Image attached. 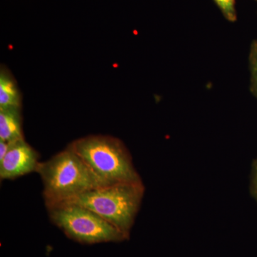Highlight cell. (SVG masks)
Returning a JSON list of instances; mask_svg holds the SVG:
<instances>
[{
	"mask_svg": "<svg viewBox=\"0 0 257 257\" xmlns=\"http://www.w3.org/2000/svg\"><path fill=\"white\" fill-rule=\"evenodd\" d=\"M104 185L142 182L124 144L114 137L89 135L68 145Z\"/></svg>",
	"mask_w": 257,
	"mask_h": 257,
	"instance_id": "2",
	"label": "cell"
},
{
	"mask_svg": "<svg viewBox=\"0 0 257 257\" xmlns=\"http://www.w3.org/2000/svg\"><path fill=\"white\" fill-rule=\"evenodd\" d=\"M213 2L227 21L235 23L237 20L236 0H213Z\"/></svg>",
	"mask_w": 257,
	"mask_h": 257,
	"instance_id": "9",
	"label": "cell"
},
{
	"mask_svg": "<svg viewBox=\"0 0 257 257\" xmlns=\"http://www.w3.org/2000/svg\"><path fill=\"white\" fill-rule=\"evenodd\" d=\"M254 1H255V2H256V3H257V0H254Z\"/></svg>",
	"mask_w": 257,
	"mask_h": 257,
	"instance_id": "12",
	"label": "cell"
},
{
	"mask_svg": "<svg viewBox=\"0 0 257 257\" xmlns=\"http://www.w3.org/2000/svg\"><path fill=\"white\" fill-rule=\"evenodd\" d=\"M250 191H251V195L257 201V158L253 161L252 167H251Z\"/></svg>",
	"mask_w": 257,
	"mask_h": 257,
	"instance_id": "10",
	"label": "cell"
},
{
	"mask_svg": "<svg viewBox=\"0 0 257 257\" xmlns=\"http://www.w3.org/2000/svg\"><path fill=\"white\" fill-rule=\"evenodd\" d=\"M10 143L0 140V161L3 160L9 149Z\"/></svg>",
	"mask_w": 257,
	"mask_h": 257,
	"instance_id": "11",
	"label": "cell"
},
{
	"mask_svg": "<svg viewBox=\"0 0 257 257\" xmlns=\"http://www.w3.org/2000/svg\"><path fill=\"white\" fill-rule=\"evenodd\" d=\"M22 107V94L9 69H0V108Z\"/></svg>",
	"mask_w": 257,
	"mask_h": 257,
	"instance_id": "7",
	"label": "cell"
},
{
	"mask_svg": "<svg viewBox=\"0 0 257 257\" xmlns=\"http://www.w3.org/2000/svg\"><path fill=\"white\" fill-rule=\"evenodd\" d=\"M47 209L51 221L77 242H121L130 238L94 211L78 204L64 203Z\"/></svg>",
	"mask_w": 257,
	"mask_h": 257,
	"instance_id": "4",
	"label": "cell"
},
{
	"mask_svg": "<svg viewBox=\"0 0 257 257\" xmlns=\"http://www.w3.org/2000/svg\"><path fill=\"white\" fill-rule=\"evenodd\" d=\"M9 149L3 160L0 161V178L15 179L37 172L39 154L25 139L9 143Z\"/></svg>",
	"mask_w": 257,
	"mask_h": 257,
	"instance_id": "5",
	"label": "cell"
},
{
	"mask_svg": "<svg viewBox=\"0 0 257 257\" xmlns=\"http://www.w3.org/2000/svg\"><path fill=\"white\" fill-rule=\"evenodd\" d=\"M144 193L143 182L114 184L92 189L64 203L90 209L130 236Z\"/></svg>",
	"mask_w": 257,
	"mask_h": 257,
	"instance_id": "3",
	"label": "cell"
},
{
	"mask_svg": "<svg viewBox=\"0 0 257 257\" xmlns=\"http://www.w3.org/2000/svg\"><path fill=\"white\" fill-rule=\"evenodd\" d=\"M22 107L0 108V140L12 143L24 138Z\"/></svg>",
	"mask_w": 257,
	"mask_h": 257,
	"instance_id": "6",
	"label": "cell"
},
{
	"mask_svg": "<svg viewBox=\"0 0 257 257\" xmlns=\"http://www.w3.org/2000/svg\"><path fill=\"white\" fill-rule=\"evenodd\" d=\"M248 64L250 70V90L257 99V40H253L250 46Z\"/></svg>",
	"mask_w": 257,
	"mask_h": 257,
	"instance_id": "8",
	"label": "cell"
},
{
	"mask_svg": "<svg viewBox=\"0 0 257 257\" xmlns=\"http://www.w3.org/2000/svg\"><path fill=\"white\" fill-rule=\"evenodd\" d=\"M36 172L43 183V197L47 208L106 186L69 146L50 160L40 162Z\"/></svg>",
	"mask_w": 257,
	"mask_h": 257,
	"instance_id": "1",
	"label": "cell"
}]
</instances>
